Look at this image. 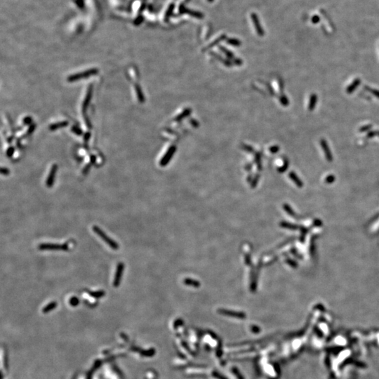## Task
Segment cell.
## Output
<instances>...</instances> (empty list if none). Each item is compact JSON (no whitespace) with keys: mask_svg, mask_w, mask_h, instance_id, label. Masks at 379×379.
I'll list each match as a JSON object with an SVG mask.
<instances>
[{"mask_svg":"<svg viewBox=\"0 0 379 379\" xmlns=\"http://www.w3.org/2000/svg\"><path fill=\"white\" fill-rule=\"evenodd\" d=\"M1 173L3 175H8V174H9V170L6 168H2L1 170Z\"/></svg>","mask_w":379,"mask_h":379,"instance_id":"25","label":"cell"},{"mask_svg":"<svg viewBox=\"0 0 379 379\" xmlns=\"http://www.w3.org/2000/svg\"><path fill=\"white\" fill-rule=\"evenodd\" d=\"M14 148H9V149L7 150V155L9 156V157H11V156L12 155L13 152H14Z\"/></svg>","mask_w":379,"mask_h":379,"instance_id":"27","label":"cell"},{"mask_svg":"<svg viewBox=\"0 0 379 379\" xmlns=\"http://www.w3.org/2000/svg\"><path fill=\"white\" fill-rule=\"evenodd\" d=\"M91 96H92V87L91 86L89 88H88V92H87V94H86V98H85L84 102L83 107H82V109H83V111H84H84L86 110L87 105H88V103H89V101H91Z\"/></svg>","mask_w":379,"mask_h":379,"instance_id":"10","label":"cell"},{"mask_svg":"<svg viewBox=\"0 0 379 379\" xmlns=\"http://www.w3.org/2000/svg\"><path fill=\"white\" fill-rule=\"evenodd\" d=\"M72 131H73L75 133H77V134H78V135H81L82 134L81 129H80L77 128V127H72Z\"/></svg>","mask_w":379,"mask_h":379,"instance_id":"23","label":"cell"},{"mask_svg":"<svg viewBox=\"0 0 379 379\" xmlns=\"http://www.w3.org/2000/svg\"><path fill=\"white\" fill-rule=\"evenodd\" d=\"M124 270H125V264L123 263H119L117 265V268H116L115 275H114L113 281V286L114 287H118L119 284H120Z\"/></svg>","mask_w":379,"mask_h":379,"instance_id":"4","label":"cell"},{"mask_svg":"<svg viewBox=\"0 0 379 379\" xmlns=\"http://www.w3.org/2000/svg\"><path fill=\"white\" fill-rule=\"evenodd\" d=\"M31 121H32V119L30 118V117H25V119H24L23 122H24V124H25V125H29V124H30Z\"/></svg>","mask_w":379,"mask_h":379,"instance_id":"26","label":"cell"},{"mask_svg":"<svg viewBox=\"0 0 379 379\" xmlns=\"http://www.w3.org/2000/svg\"><path fill=\"white\" fill-rule=\"evenodd\" d=\"M374 135H378L379 136V131H374L369 132L368 134H367V137L368 138H372Z\"/></svg>","mask_w":379,"mask_h":379,"instance_id":"20","label":"cell"},{"mask_svg":"<svg viewBox=\"0 0 379 379\" xmlns=\"http://www.w3.org/2000/svg\"><path fill=\"white\" fill-rule=\"evenodd\" d=\"M57 169H58L57 165H56V164H54V165L52 166V167H51V170H50L49 174V176H48L47 180H46V185H47V187H49V188H51V187H52L53 185H54L55 175H56V171H57Z\"/></svg>","mask_w":379,"mask_h":379,"instance_id":"5","label":"cell"},{"mask_svg":"<svg viewBox=\"0 0 379 379\" xmlns=\"http://www.w3.org/2000/svg\"><path fill=\"white\" fill-rule=\"evenodd\" d=\"M87 293H88V295H89L90 296L95 298H102L105 295V292L104 291H102V290H101V291H87Z\"/></svg>","mask_w":379,"mask_h":379,"instance_id":"12","label":"cell"},{"mask_svg":"<svg viewBox=\"0 0 379 379\" xmlns=\"http://www.w3.org/2000/svg\"><path fill=\"white\" fill-rule=\"evenodd\" d=\"M98 69L93 68V69H91V70H88L86 71H84V72H80V73H77L75 74V75H70V77L67 78V80L69 82H75L77 81L78 80H81V79L83 78H86V77H91V75H95V74L98 73Z\"/></svg>","mask_w":379,"mask_h":379,"instance_id":"3","label":"cell"},{"mask_svg":"<svg viewBox=\"0 0 379 379\" xmlns=\"http://www.w3.org/2000/svg\"><path fill=\"white\" fill-rule=\"evenodd\" d=\"M320 145H321V146H322V150H323L324 152H325V157H326V158H327V159L329 161V162H331L332 159H333V157H332V153L330 150V148H329V147L328 144H327V141H326L325 140H324V139L321 140Z\"/></svg>","mask_w":379,"mask_h":379,"instance_id":"6","label":"cell"},{"mask_svg":"<svg viewBox=\"0 0 379 379\" xmlns=\"http://www.w3.org/2000/svg\"><path fill=\"white\" fill-rule=\"evenodd\" d=\"M79 303H80V301H79V299L77 297H72L70 298V303L72 305V306H77Z\"/></svg>","mask_w":379,"mask_h":379,"instance_id":"18","label":"cell"},{"mask_svg":"<svg viewBox=\"0 0 379 379\" xmlns=\"http://www.w3.org/2000/svg\"><path fill=\"white\" fill-rule=\"evenodd\" d=\"M251 19H252V21L254 22L255 25V28H256L257 33L260 35H263V29L261 26L260 22H259V18H258L256 14H254V13H252V14H251Z\"/></svg>","mask_w":379,"mask_h":379,"instance_id":"7","label":"cell"},{"mask_svg":"<svg viewBox=\"0 0 379 379\" xmlns=\"http://www.w3.org/2000/svg\"><path fill=\"white\" fill-rule=\"evenodd\" d=\"M364 88H365V89L367 90V91H368V92H369L370 93H372V94H373L374 96H376L377 98H379V91H378V90L374 89V88H371V87H369V86H364Z\"/></svg>","mask_w":379,"mask_h":379,"instance_id":"16","label":"cell"},{"mask_svg":"<svg viewBox=\"0 0 379 379\" xmlns=\"http://www.w3.org/2000/svg\"><path fill=\"white\" fill-rule=\"evenodd\" d=\"M289 176H290V178H291V179H292V180H293V181L295 182V183H296V184L298 185H301V180H299V178H298V177L296 176V175H295V174L291 173V174H289Z\"/></svg>","mask_w":379,"mask_h":379,"instance_id":"17","label":"cell"},{"mask_svg":"<svg viewBox=\"0 0 379 379\" xmlns=\"http://www.w3.org/2000/svg\"><path fill=\"white\" fill-rule=\"evenodd\" d=\"M371 128H372V125H367V126H364V127H362V128H361V129H360V130H359V131H361V132H364V131H367V130H369V129H371Z\"/></svg>","mask_w":379,"mask_h":379,"instance_id":"24","label":"cell"},{"mask_svg":"<svg viewBox=\"0 0 379 379\" xmlns=\"http://www.w3.org/2000/svg\"><path fill=\"white\" fill-rule=\"evenodd\" d=\"M67 125H68V122H59V123L54 124V125L50 126L49 129L51 130H56V129H57L61 128V127H65V126H67Z\"/></svg>","mask_w":379,"mask_h":379,"instance_id":"13","label":"cell"},{"mask_svg":"<svg viewBox=\"0 0 379 379\" xmlns=\"http://www.w3.org/2000/svg\"><path fill=\"white\" fill-rule=\"evenodd\" d=\"M180 13H185V14H188L189 15L192 16H194L196 18H201L204 17V16L199 12H197V11H190L189 9H187L186 8L183 7V6H181L180 8Z\"/></svg>","mask_w":379,"mask_h":379,"instance_id":"8","label":"cell"},{"mask_svg":"<svg viewBox=\"0 0 379 379\" xmlns=\"http://www.w3.org/2000/svg\"><path fill=\"white\" fill-rule=\"evenodd\" d=\"M38 249L41 251L51 250V251H67L69 246L67 243L64 244H53V243H42L38 246Z\"/></svg>","mask_w":379,"mask_h":379,"instance_id":"2","label":"cell"},{"mask_svg":"<svg viewBox=\"0 0 379 379\" xmlns=\"http://www.w3.org/2000/svg\"><path fill=\"white\" fill-rule=\"evenodd\" d=\"M185 284L187 285H190V286H193L195 287H198L199 286V282L197 281H195V280H190V279H186V280L184 281Z\"/></svg>","mask_w":379,"mask_h":379,"instance_id":"15","label":"cell"},{"mask_svg":"<svg viewBox=\"0 0 379 379\" xmlns=\"http://www.w3.org/2000/svg\"><path fill=\"white\" fill-rule=\"evenodd\" d=\"M93 230L98 236H99L106 243L110 248L113 249L114 250H117L119 249V244L116 242L115 241H114L112 239H111L110 237L109 236H108L106 235V233H105V232H103L99 227L97 226V225H93Z\"/></svg>","mask_w":379,"mask_h":379,"instance_id":"1","label":"cell"},{"mask_svg":"<svg viewBox=\"0 0 379 379\" xmlns=\"http://www.w3.org/2000/svg\"><path fill=\"white\" fill-rule=\"evenodd\" d=\"M359 84H360V80H359V79H356V80H355L354 81L352 82V83L351 84L348 88H347L346 90L347 93H352L353 91L357 88V87L359 86Z\"/></svg>","mask_w":379,"mask_h":379,"instance_id":"9","label":"cell"},{"mask_svg":"<svg viewBox=\"0 0 379 379\" xmlns=\"http://www.w3.org/2000/svg\"><path fill=\"white\" fill-rule=\"evenodd\" d=\"M317 96L316 94H312L311 95L310 98V101H309V105H308V109L309 110L312 111L313 110V109L315 108L316 104H317Z\"/></svg>","mask_w":379,"mask_h":379,"instance_id":"11","label":"cell"},{"mask_svg":"<svg viewBox=\"0 0 379 379\" xmlns=\"http://www.w3.org/2000/svg\"><path fill=\"white\" fill-rule=\"evenodd\" d=\"M212 1H213V0H209V1H210V2H211Z\"/></svg>","mask_w":379,"mask_h":379,"instance_id":"28","label":"cell"},{"mask_svg":"<svg viewBox=\"0 0 379 379\" xmlns=\"http://www.w3.org/2000/svg\"><path fill=\"white\" fill-rule=\"evenodd\" d=\"M228 43L230 44L235 45V46H237V45L240 44V42L237 39H231L228 40Z\"/></svg>","mask_w":379,"mask_h":379,"instance_id":"22","label":"cell"},{"mask_svg":"<svg viewBox=\"0 0 379 379\" xmlns=\"http://www.w3.org/2000/svg\"><path fill=\"white\" fill-rule=\"evenodd\" d=\"M136 91H137V93H138V100H139L140 101H143V94H142L141 89H140L138 86H136Z\"/></svg>","mask_w":379,"mask_h":379,"instance_id":"19","label":"cell"},{"mask_svg":"<svg viewBox=\"0 0 379 379\" xmlns=\"http://www.w3.org/2000/svg\"><path fill=\"white\" fill-rule=\"evenodd\" d=\"M173 9H174V4H171L170 6H169V10L167 13V15H166V19H167V18H168V17L170 16L171 14L172 11H173Z\"/></svg>","mask_w":379,"mask_h":379,"instance_id":"21","label":"cell"},{"mask_svg":"<svg viewBox=\"0 0 379 379\" xmlns=\"http://www.w3.org/2000/svg\"><path fill=\"white\" fill-rule=\"evenodd\" d=\"M56 306H57V303L56 302H51L49 303L47 306H46L43 308V312H45V313H46V312H49V311H51V310L54 309L56 307Z\"/></svg>","mask_w":379,"mask_h":379,"instance_id":"14","label":"cell"}]
</instances>
